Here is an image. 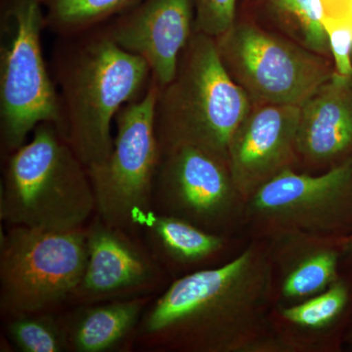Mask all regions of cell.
I'll return each mask as SVG.
<instances>
[{
    "mask_svg": "<svg viewBox=\"0 0 352 352\" xmlns=\"http://www.w3.org/2000/svg\"><path fill=\"white\" fill-rule=\"evenodd\" d=\"M273 307L270 245L250 238L226 263L175 279L146 308L133 339L153 351L285 352Z\"/></svg>",
    "mask_w": 352,
    "mask_h": 352,
    "instance_id": "6da1fadb",
    "label": "cell"
},
{
    "mask_svg": "<svg viewBox=\"0 0 352 352\" xmlns=\"http://www.w3.org/2000/svg\"><path fill=\"white\" fill-rule=\"evenodd\" d=\"M55 56L61 132L87 168L113 150L112 124L126 104L138 100L152 80L144 60L120 48L99 25L74 36Z\"/></svg>",
    "mask_w": 352,
    "mask_h": 352,
    "instance_id": "7a4b0ae2",
    "label": "cell"
},
{
    "mask_svg": "<svg viewBox=\"0 0 352 352\" xmlns=\"http://www.w3.org/2000/svg\"><path fill=\"white\" fill-rule=\"evenodd\" d=\"M0 188V219L9 226L76 230L96 214L87 168L52 122L6 157Z\"/></svg>",
    "mask_w": 352,
    "mask_h": 352,
    "instance_id": "3957f363",
    "label": "cell"
},
{
    "mask_svg": "<svg viewBox=\"0 0 352 352\" xmlns=\"http://www.w3.org/2000/svg\"><path fill=\"white\" fill-rule=\"evenodd\" d=\"M251 111L249 94L227 71L215 38L194 32L175 78L157 95L161 154L193 145L228 160L234 134Z\"/></svg>",
    "mask_w": 352,
    "mask_h": 352,
    "instance_id": "277c9868",
    "label": "cell"
},
{
    "mask_svg": "<svg viewBox=\"0 0 352 352\" xmlns=\"http://www.w3.org/2000/svg\"><path fill=\"white\" fill-rule=\"evenodd\" d=\"M46 27L43 0H1L0 143L4 159L27 142L38 124L62 129L56 83L41 47Z\"/></svg>",
    "mask_w": 352,
    "mask_h": 352,
    "instance_id": "5b68a950",
    "label": "cell"
},
{
    "mask_svg": "<svg viewBox=\"0 0 352 352\" xmlns=\"http://www.w3.org/2000/svg\"><path fill=\"white\" fill-rule=\"evenodd\" d=\"M160 85L152 78L145 94L126 104L115 118L116 135L110 156L87 168L96 215L111 226L138 236L153 210L155 180L161 148L156 131Z\"/></svg>",
    "mask_w": 352,
    "mask_h": 352,
    "instance_id": "8992f818",
    "label": "cell"
},
{
    "mask_svg": "<svg viewBox=\"0 0 352 352\" xmlns=\"http://www.w3.org/2000/svg\"><path fill=\"white\" fill-rule=\"evenodd\" d=\"M87 231L9 226L0 241L3 316L51 311L71 298L87 263Z\"/></svg>",
    "mask_w": 352,
    "mask_h": 352,
    "instance_id": "52a82bcc",
    "label": "cell"
},
{
    "mask_svg": "<svg viewBox=\"0 0 352 352\" xmlns=\"http://www.w3.org/2000/svg\"><path fill=\"white\" fill-rule=\"evenodd\" d=\"M351 227L352 157L321 175L285 170L247 204L249 239L295 231L342 240L352 235Z\"/></svg>",
    "mask_w": 352,
    "mask_h": 352,
    "instance_id": "ba28073f",
    "label": "cell"
},
{
    "mask_svg": "<svg viewBox=\"0 0 352 352\" xmlns=\"http://www.w3.org/2000/svg\"><path fill=\"white\" fill-rule=\"evenodd\" d=\"M247 204L226 157L193 145L162 152L153 196L159 214L208 232L249 238Z\"/></svg>",
    "mask_w": 352,
    "mask_h": 352,
    "instance_id": "9c48e42d",
    "label": "cell"
},
{
    "mask_svg": "<svg viewBox=\"0 0 352 352\" xmlns=\"http://www.w3.org/2000/svg\"><path fill=\"white\" fill-rule=\"evenodd\" d=\"M215 41L227 71L263 104L300 107L335 73L319 54L251 24Z\"/></svg>",
    "mask_w": 352,
    "mask_h": 352,
    "instance_id": "30bf717a",
    "label": "cell"
},
{
    "mask_svg": "<svg viewBox=\"0 0 352 352\" xmlns=\"http://www.w3.org/2000/svg\"><path fill=\"white\" fill-rule=\"evenodd\" d=\"M87 263L69 302L94 305L149 296L161 284L164 266L138 236L98 215L85 226Z\"/></svg>",
    "mask_w": 352,
    "mask_h": 352,
    "instance_id": "8fae6325",
    "label": "cell"
},
{
    "mask_svg": "<svg viewBox=\"0 0 352 352\" xmlns=\"http://www.w3.org/2000/svg\"><path fill=\"white\" fill-rule=\"evenodd\" d=\"M194 23L193 0H142L104 28L120 48L144 60L162 87L175 78Z\"/></svg>",
    "mask_w": 352,
    "mask_h": 352,
    "instance_id": "7c38bea8",
    "label": "cell"
},
{
    "mask_svg": "<svg viewBox=\"0 0 352 352\" xmlns=\"http://www.w3.org/2000/svg\"><path fill=\"white\" fill-rule=\"evenodd\" d=\"M300 107L263 104L251 111L234 134L228 162L245 200L285 170L293 168Z\"/></svg>",
    "mask_w": 352,
    "mask_h": 352,
    "instance_id": "4fadbf2b",
    "label": "cell"
},
{
    "mask_svg": "<svg viewBox=\"0 0 352 352\" xmlns=\"http://www.w3.org/2000/svg\"><path fill=\"white\" fill-rule=\"evenodd\" d=\"M274 278V307L302 302L327 289L340 277L342 240L295 231L264 237Z\"/></svg>",
    "mask_w": 352,
    "mask_h": 352,
    "instance_id": "5bb4252c",
    "label": "cell"
},
{
    "mask_svg": "<svg viewBox=\"0 0 352 352\" xmlns=\"http://www.w3.org/2000/svg\"><path fill=\"white\" fill-rule=\"evenodd\" d=\"M352 150V78L338 73L300 106L296 157L311 166L335 163Z\"/></svg>",
    "mask_w": 352,
    "mask_h": 352,
    "instance_id": "9a60e30c",
    "label": "cell"
},
{
    "mask_svg": "<svg viewBox=\"0 0 352 352\" xmlns=\"http://www.w3.org/2000/svg\"><path fill=\"white\" fill-rule=\"evenodd\" d=\"M141 231L159 263L183 275L226 263L250 240L208 232L186 220L159 214L154 208L145 217Z\"/></svg>",
    "mask_w": 352,
    "mask_h": 352,
    "instance_id": "2e32d148",
    "label": "cell"
},
{
    "mask_svg": "<svg viewBox=\"0 0 352 352\" xmlns=\"http://www.w3.org/2000/svg\"><path fill=\"white\" fill-rule=\"evenodd\" d=\"M349 300V285L339 277L327 289L308 300L273 307L271 322L285 352H320L329 349L333 329Z\"/></svg>",
    "mask_w": 352,
    "mask_h": 352,
    "instance_id": "e0dca14e",
    "label": "cell"
},
{
    "mask_svg": "<svg viewBox=\"0 0 352 352\" xmlns=\"http://www.w3.org/2000/svg\"><path fill=\"white\" fill-rule=\"evenodd\" d=\"M150 300V296H141L78 305L62 317L69 351L108 352L119 349L134 338Z\"/></svg>",
    "mask_w": 352,
    "mask_h": 352,
    "instance_id": "ac0fdd59",
    "label": "cell"
},
{
    "mask_svg": "<svg viewBox=\"0 0 352 352\" xmlns=\"http://www.w3.org/2000/svg\"><path fill=\"white\" fill-rule=\"evenodd\" d=\"M142 0H43L46 27L69 36L105 24Z\"/></svg>",
    "mask_w": 352,
    "mask_h": 352,
    "instance_id": "d6986e66",
    "label": "cell"
},
{
    "mask_svg": "<svg viewBox=\"0 0 352 352\" xmlns=\"http://www.w3.org/2000/svg\"><path fill=\"white\" fill-rule=\"evenodd\" d=\"M6 333L23 352L69 351L62 317L51 311L7 317Z\"/></svg>",
    "mask_w": 352,
    "mask_h": 352,
    "instance_id": "ffe728a7",
    "label": "cell"
},
{
    "mask_svg": "<svg viewBox=\"0 0 352 352\" xmlns=\"http://www.w3.org/2000/svg\"><path fill=\"white\" fill-rule=\"evenodd\" d=\"M267 6L280 24L303 47L319 55L331 51L328 34L322 23L320 0H267Z\"/></svg>",
    "mask_w": 352,
    "mask_h": 352,
    "instance_id": "44dd1931",
    "label": "cell"
},
{
    "mask_svg": "<svg viewBox=\"0 0 352 352\" xmlns=\"http://www.w3.org/2000/svg\"><path fill=\"white\" fill-rule=\"evenodd\" d=\"M193 4L195 32L219 38L235 25L237 0H193Z\"/></svg>",
    "mask_w": 352,
    "mask_h": 352,
    "instance_id": "7402d4cb",
    "label": "cell"
},
{
    "mask_svg": "<svg viewBox=\"0 0 352 352\" xmlns=\"http://www.w3.org/2000/svg\"><path fill=\"white\" fill-rule=\"evenodd\" d=\"M335 59L336 73L352 78V32L346 25L324 24Z\"/></svg>",
    "mask_w": 352,
    "mask_h": 352,
    "instance_id": "603a6c76",
    "label": "cell"
},
{
    "mask_svg": "<svg viewBox=\"0 0 352 352\" xmlns=\"http://www.w3.org/2000/svg\"><path fill=\"white\" fill-rule=\"evenodd\" d=\"M322 23L346 25L352 32V0H320Z\"/></svg>",
    "mask_w": 352,
    "mask_h": 352,
    "instance_id": "cb8c5ba5",
    "label": "cell"
},
{
    "mask_svg": "<svg viewBox=\"0 0 352 352\" xmlns=\"http://www.w3.org/2000/svg\"><path fill=\"white\" fill-rule=\"evenodd\" d=\"M342 258L352 263V235L342 240Z\"/></svg>",
    "mask_w": 352,
    "mask_h": 352,
    "instance_id": "d4e9b609",
    "label": "cell"
}]
</instances>
